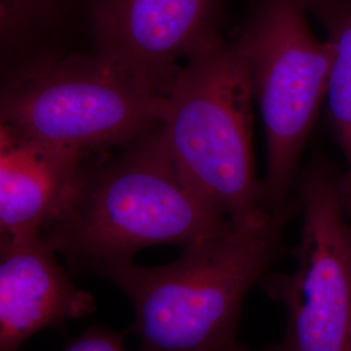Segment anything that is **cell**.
<instances>
[{"label":"cell","mask_w":351,"mask_h":351,"mask_svg":"<svg viewBox=\"0 0 351 351\" xmlns=\"http://www.w3.org/2000/svg\"><path fill=\"white\" fill-rule=\"evenodd\" d=\"M297 198L223 233L184 247L172 263L116 267L103 278L120 289L134 310L130 333L139 351H236L242 307L251 289L282 252Z\"/></svg>","instance_id":"cell-1"},{"label":"cell","mask_w":351,"mask_h":351,"mask_svg":"<svg viewBox=\"0 0 351 351\" xmlns=\"http://www.w3.org/2000/svg\"><path fill=\"white\" fill-rule=\"evenodd\" d=\"M233 223L189 186L156 126L116 159L85 165L72 198L43 234L72 274L103 277L139 250L188 246Z\"/></svg>","instance_id":"cell-2"},{"label":"cell","mask_w":351,"mask_h":351,"mask_svg":"<svg viewBox=\"0 0 351 351\" xmlns=\"http://www.w3.org/2000/svg\"><path fill=\"white\" fill-rule=\"evenodd\" d=\"M252 90L233 40L203 43L165 94L162 133L194 193L229 221L268 211L252 155Z\"/></svg>","instance_id":"cell-3"},{"label":"cell","mask_w":351,"mask_h":351,"mask_svg":"<svg viewBox=\"0 0 351 351\" xmlns=\"http://www.w3.org/2000/svg\"><path fill=\"white\" fill-rule=\"evenodd\" d=\"M165 95L94 52L69 51L7 73L0 124L64 149L128 145L162 124Z\"/></svg>","instance_id":"cell-4"},{"label":"cell","mask_w":351,"mask_h":351,"mask_svg":"<svg viewBox=\"0 0 351 351\" xmlns=\"http://www.w3.org/2000/svg\"><path fill=\"white\" fill-rule=\"evenodd\" d=\"M308 17L303 0H251L232 38L263 120L268 210L295 199L302 154L326 103L332 50Z\"/></svg>","instance_id":"cell-5"},{"label":"cell","mask_w":351,"mask_h":351,"mask_svg":"<svg viewBox=\"0 0 351 351\" xmlns=\"http://www.w3.org/2000/svg\"><path fill=\"white\" fill-rule=\"evenodd\" d=\"M341 173L316 158L297 178L301 236L290 254L293 272H269L261 289L287 311L281 339L263 349L239 342L236 351H351V220Z\"/></svg>","instance_id":"cell-6"},{"label":"cell","mask_w":351,"mask_h":351,"mask_svg":"<svg viewBox=\"0 0 351 351\" xmlns=\"http://www.w3.org/2000/svg\"><path fill=\"white\" fill-rule=\"evenodd\" d=\"M228 8L229 0H95L91 52L165 95L181 60L224 36Z\"/></svg>","instance_id":"cell-7"},{"label":"cell","mask_w":351,"mask_h":351,"mask_svg":"<svg viewBox=\"0 0 351 351\" xmlns=\"http://www.w3.org/2000/svg\"><path fill=\"white\" fill-rule=\"evenodd\" d=\"M95 311L42 230L0 241V351H19L32 336Z\"/></svg>","instance_id":"cell-8"},{"label":"cell","mask_w":351,"mask_h":351,"mask_svg":"<svg viewBox=\"0 0 351 351\" xmlns=\"http://www.w3.org/2000/svg\"><path fill=\"white\" fill-rule=\"evenodd\" d=\"M85 154L26 137L0 124V233L42 230L63 213Z\"/></svg>","instance_id":"cell-9"},{"label":"cell","mask_w":351,"mask_h":351,"mask_svg":"<svg viewBox=\"0 0 351 351\" xmlns=\"http://www.w3.org/2000/svg\"><path fill=\"white\" fill-rule=\"evenodd\" d=\"M95 0H0V47L8 73L26 64L65 53L68 42L88 34Z\"/></svg>","instance_id":"cell-10"},{"label":"cell","mask_w":351,"mask_h":351,"mask_svg":"<svg viewBox=\"0 0 351 351\" xmlns=\"http://www.w3.org/2000/svg\"><path fill=\"white\" fill-rule=\"evenodd\" d=\"M310 17L322 26L332 50L326 110L332 134L345 159L339 177L341 198L351 201V0H303Z\"/></svg>","instance_id":"cell-11"},{"label":"cell","mask_w":351,"mask_h":351,"mask_svg":"<svg viewBox=\"0 0 351 351\" xmlns=\"http://www.w3.org/2000/svg\"><path fill=\"white\" fill-rule=\"evenodd\" d=\"M63 351H128L125 332H116L107 326H90Z\"/></svg>","instance_id":"cell-12"},{"label":"cell","mask_w":351,"mask_h":351,"mask_svg":"<svg viewBox=\"0 0 351 351\" xmlns=\"http://www.w3.org/2000/svg\"><path fill=\"white\" fill-rule=\"evenodd\" d=\"M345 211H346V215L349 216V219L351 220V201L345 206Z\"/></svg>","instance_id":"cell-13"}]
</instances>
